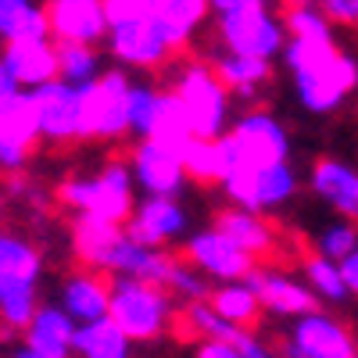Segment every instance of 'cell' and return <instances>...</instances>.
<instances>
[{
	"label": "cell",
	"instance_id": "cell-12",
	"mask_svg": "<svg viewBox=\"0 0 358 358\" xmlns=\"http://www.w3.org/2000/svg\"><path fill=\"white\" fill-rule=\"evenodd\" d=\"M183 258L194 262L204 276H212L215 283H233V280H244L251 268H255V258L236 244L229 236L212 226V229H194L187 241H183Z\"/></svg>",
	"mask_w": 358,
	"mask_h": 358
},
{
	"label": "cell",
	"instance_id": "cell-15",
	"mask_svg": "<svg viewBox=\"0 0 358 358\" xmlns=\"http://www.w3.org/2000/svg\"><path fill=\"white\" fill-rule=\"evenodd\" d=\"M244 283L262 297V308L268 315H280V319H301L308 312L319 308V297L305 280H294L280 268H251L244 276Z\"/></svg>",
	"mask_w": 358,
	"mask_h": 358
},
{
	"label": "cell",
	"instance_id": "cell-11",
	"mask_svg": "<svg viewBox=\"0 0 358 358\" xmlns=\"http://www.w3.org/2000/svg\"><path fill=\"white\" fill-rule=\"evenodd\" d=\"M129 169L143 197H179L190 183L183 151L165 147L158 140H140L129 151Z\"/></svg>",
	"mask_w": 358,
	"mask_h": 358
},
{
	"label": "cell",
	"instance_id": "cell-3",
	"mask_svg": "<svg viewBox=\"0 0 358 358\" xmlns=\"http://www.w3.org/2000/svg\"><path fill=\"white\" fill-rule=\"evenodd\" d=\"M111 319L122 326V334L133 344H151L169 334L176 319V301L158 283L111 276Z\"/></svg>",
	"mask_w": 358,
	"mask_h": 358
},
{
	"label": "cell",
	"instance_id": "cell-5",
	"mask_svg": "<svg viewBox=\"0 0 358 358\" xmlns=\"http://www.w3.org/2000/svg\"><path fill=\"white\" fill-rule=\"evenodd\" d=\"M69 208H76L79 215H101V219H111V222H129V215L136 212V179H133V169L122 165V162H108L97 176H76V179H65L62 190H57Z\"/></svg>",
	"mask_w": 358,
	"mask_h": 358
},
{
	"label": "cell",
	"instance_id": "cell-42",
	"mask_svg": "<svg viewBox=\"0 0 358 358\" xmlns=\"http://www.w3.org/2000/svg\"><path fill=\"white\" fill-rule=\"evenodd\" d=\"M194 358H244V351L236 344H226V341H201Z\"/></svg>",
	"mask_w": 358,
	"mask_h": 358
},
{
	"label": "cell",
	"instance_id": "cell-36",
	"mask_svg": "<svg viewBox=\"0 0 358 358\" xmlns=\"http://www.w3.org/2000/svg\"><path fill=\"white\" fill-rule=\"evenodd\" d=\"M183 162L194 183H219L226 179V162H222V147L219 140H194L183 147Z\"/></svg>",
	"mask_w": 358,
	"mask_h": 358
},
{
	"label": "cell",
	"instance_id": "cell-4",
	"mask_svg": "<svg viewBox=\"0 0 358 358\" xmlns=\"http://www.w3.org/2000/svg\"><path fill=\"white\" fill-rule=\"evenodd\" d=\"M222 147V162H226V179L233 172L244 169H265V165H280L290 162V133L276 115L268 111H244L233 122L226 136H219ZM222 179V183H226Z\"/></svg>",
	"mask_w": 358,
	"mask_h": 358
},
{
	"label": "cell",
	"instance_id": "cell-2",
	"mask_svg": "<svg viewBox=\"0 0 358 358\" xmlns=\"http://www.w3.org/2000/svg\"><path fill=\"white\" fill-rule=\"evenodd\" d=\"M169 90L187 104L197 140H219L233 129V94L212 65L179 62L169 76Z\"/></svg>",
	"mask_w": 358,
	"mask_h": 358
},
{
	"label": "cell",
	"instance_id": "cell-28",
	"mask_svg": "<svg viewBox=\"0 0 358 358\" xmlns=\"http://www.w3.org/2000/svg\"><path fill=\"white\" fill-rule=\"evenodd\" d=\"M50 15L36 0H0V40H50Z\"/></svg>",
	"mask_w": 358,
	"mask_h": 358
},
{
	"label": "cell",
	"instance_id": "cell-46",
	"mask_svg": "<svg viewBox=\"0 0 358 358\" xmlns=\"http://www.w3.org/2000/svg\"><path fill=\"white\" fill-rule=\"evenodd\" d=\"M290 8H297V4H319V0H287Z\"/></svg>",
	"mask_w": 358,
	"mask_h": 358
},
{
	"label": "cell",
	"instance_id": "cell-30",
	"mask_svg": "<svg viewBox=\"0 0 358 358\" xmlns=\"http://www.w3.org/2000/svg\"><path fill=\"white\" fill-rule=\"evenodd\" d=\"M76 358H133V341L111 315L83 322L76 334Z\"/></svg>",
	"mask_w": 358,
	"mask_h": 358
},
{
	"label": "cell",
	"instance_id": "cell-16",
	"mask_svg": "<svg viewBox=\"0 0 358 358\" xmlns=\"http://www.w3.org/2000/svg\"><path fill=\"white\" fill-rule=\"evenodd\" d=\"M47 15L57 43H90L97 47L111 33L104 0H47Z\"/></svg>",
	"mask_w": 358,
	"mask_h": 358
},
{
	"label": "cell",
	"instance_id": "cell-37",
	"mask_svg": "<svg viewBox=\"0 0 358 358\" xmlns=\"http://www.w3.org/2000/svg\"><path fill=\"white\" fill-rule=\"evenodd\" d=\"M290 40H334V22L326 18L319 4H297L283 15Z\"/></svg>",
	"mask_w": 358,
	"mask_h": 358
},
{
	"label": "cell",
	"instance_id": "cell-8",
	"mask_svg": "<svg viewBox=\"0 0 358 358\" xmlns=\"http://www.w3.org/2000/svg\"><path fill=\"white\" fill-rule=\"evenodd\" d=\"M222 190L236 208L265 215V212H280L287 201H294V194L301 190V179H297L290 162H280V165H265V169L233 172L222 183Z\"/></svg>",
	"mask_w": 358,
	"mask_h": 358
},
{
	"label": "cell",
	"instance_id": "cell-18",
	"mask_svg": "<svg viewBox=\"0 0 358 358\" xmlns=\"http://www.w3.org/2000/svg\"><path fill=\"white\" fill-rule=\"evenodd\" d=\"M308 187L341 219L358 222V169L355 165L341 158H319L308 172Z\"/></svg>",
	"mask_w": 358,
	"mask_h": 358
},
{
	"label": "cell",
	"instance_id": "cell-44",
	"mask_svg": "<svg viewBox=\"0 0 358 358\" xmlns=\"http://www.w3.org/2000/svg\"><path fill=\"white\" fill-rule=\"evenodd\" d=\"M215 15H226V11H236V8H251V4H268V0H208Z\"/></svg>",
	"mask_w": 358,
	"mask_h": 358
},
{
	"label": "cell",
	"instance_id": "cell-7",
	"mask_svg": "<svg viewBox=\"0 0 358 358\" xmlns=\"http://www.w3.org/2000/svg\"><path fill=\"white\" fill-rule=\"evenodd\" d=\"M129 86L133 76L118 65L97 83L83 86V140H122L129 133Z\"/></svg>",
	"mask_w": 358,
	"mask_h": 358
},
{
	"label": "cell",
	"instance_id": "cell-20",
	"mask_svg": "<svg viewBox=\"0 0 358 358\" xmlns=\"http://www.w3.org/2000/svg\"><path fill=\"white\" fill-rule=\"evenodd\" d=\"M76 334L79 322L62 305H40L33 322L22 330V344L36 348L47 358H76Z\"/></svg>",
	"mask_w": 358,
	"mask_h": 358
},
{
	"label": "cell",
	"instance_id": "cell-24",
	"mask_svg": "<svg viewBox=\"0 0 358 358\" xmlns=\"http://www.w3.org/2000/svg\"><path fill=\"white\" fill-rule=\"evenodd\" d=\"M43 140L40 136V111L33 90H18L15 97H0V143H18L29 147Z\"/></svg>",
	"mask_w": 358,
	"mask_h": 358
},
{
	"label": "cell",
	"instance_id": "cell-6",
	"mask_svg": "<svg viewBox=\"0 0 358 358\" xmlns=\"http://www.w3.org/2000/svg\"><path fill=\"white\" fill-rule=\"evenodd\" d=\"M215 36L226 50L248 54V57H265V62L283 57V50L290 43L287 22L268 11V4H251V8L215 15Z\"/></svg>",
	"mask_w": 358,
	"mask_h": 358
},
{
	"label": "cell",
	"instance_id": "cell-43",
	"mask_svg": "<svg viewBox=\"0 0 358 358\" xmlns=\"http://www.w3.org/2000/svg\"><path fill=\"white\" fill-rule=\"evenodd\" d=\"M341 273H344V280H348V290H351V297H358V248L341 262Z\"/></svg>",
	"mask_w": 358,
	"mask_h": 358
},
{
	"label": "cell",
	"instance_id": "cell-33",
	"mask_svg": "<svg viewBox=\"0 0 358 358\" xmlns=\"http://www.w3.org/2000/svg\"><path fill=\"white\" fill-rule=\"evenodd\" d=\"M305 283L315 290V297L319 301H326V305H344L348 297H351V290H348V280H344V273H341V262H334V258H326V255H312V258H305Z\"/></svg>",
	"mask_w": 358,
	"mask_h": 358
},
{
	"label": "cell",
	"instance_id": "cell-40",
	"mask_svg": "<svg viewBox=\"0 0 358 358\" xmlns=\"http://www.w3.org/2000/svg\"><path fill=\"white\" fill-rule=\"evenodd\" d=\"M355 248H358V222L334 219V222L322 226V233H319V255L334 258V262H344Z\"/></svg>",
	"mask_w": 358,
	"mask_h": 358
},
{
	"label": "cell",
	"instance_id": "cell-17",
	"mask_svg": "<svg viewBox=\"0 0 358 358\" xmlns=\"http://www.w3.org/2000/svg\"><path fill=\"white\" fill-rule=\"evenodd\" d=\"M172 268H176V255L169 248H147V244L133 241L129 233H122L115 241V248L108 251L101 273L104 276H133V280L169 287Z\"/></svg>",
	"mask_w": 358,
	"mask_h": 358
},
{
	"label": "cell",
	"instance_id": "cell-41",
	"mask_svg": "<svg viewBox=\"0 0 358 358\" xmlns=\"http://www.w3.org/2000/svg\"><path fill=\"white\" fill-rule=\"evenodd\" d=\"M334 25H358V0H319Z\"/></svg>",
	"mask_w": 358,
	"mask_h": 358
},
{
	"label": "cell",
	"instance_id": "cell-34",
	"mask_svg": "<svg viewBox=\"0 0 358 358\" xmlns=\"http://www.w3.org/2000/svg\"><path fill=\"white\" fill-rule=\"evenodd\" d=\"M57 65H62L57 79H65L72 86H90L108 72L101 62V50L90 43H57Z\"/></svg>",
	"mask_w": 358,
	"mask_h": 358
},
{
	"label": "cell",
	"instance_id": "cell-39",
	"mask_svg": "<svg viewBox=\"0 0 358 358\" xmlns=\"http://www.w3.org/2000/svg\"><path fill=\"white\" fill-rule=\"evenodd\" d=\"M155 104H158V90L143 79H133V86H129V133L136 140H147V133H151Z\"/></svg>",
	"mask_w": 358,
	"mask_h": 358
},
{
	"label": "cell",
	"instance_id": "cell-35",
	"mask_svg": "<svg viewBox=\"0 0 358 358\" xmlns=\"http://www.w3.org/2000/svg\"><path fill=\"white\" fill-rule=\"evenodd\" d=\"M43 258L40 251L18 233L0 236V276H22V280H40Z\"/></svg>",
	"mask_w": 358,
	"mask_h": 358
},
{
	"label": "cell",
	"instance_id": "cell-23",
	"mask_svg": "<svg viewBox=\"0 0 358 358\" xmlns=\"http://www.w3.org/2000/svg\"><path fill=\"white\" fill-rule=\"evenodd\" d=\"M219 79L229 86L233 97H255L258 90L268 83V76H273V62H265V57H248V54H233V50H219L212 62Z\"/></svg>",
	"mask_w": 358,
	"mask_h": 358
},
{
	"label": "cell",
	"instance_id": "cell-14",
	"mask_svg": "<svg viewBox=\"0 0 358 358\" xmlns=\"http://www.w3.org/2000/svg\"><path fill=\"white\" fill-rule=\"evenodd\" d=\"M126 233L147 248H169L190 236V212L176 197H143L126 222Z\"/></svg>",
	"mask_w": 358,
	"mask_h": 358
},
{
	"label": "cell",
	"instance_id": "cell-45",
	"mask_svg": "<svg viewBox=\"0 0 358 358\" xmlns=\"http://www.w3.org/2000/svg\"><path fill=\"white\" fill-rule=\"evenodd\" d=\"M11 358H47V355H40L36 348H29V344H18V348L11 351Z\"/></svg>",
	"mask_w": 358,
	"mask_h": 358
},
{
	"label": "cell",
	"instance_id": "cell-22",
	"mask_svg": "<svg viewBox=\"0 0 358 358\" xmlns=\"http://www.w3.org/2000/svg\"><path fill=\"white\" fill-rule=\"evenodd\" d=\"M208 11H212L208 0H155L151 18H155V25L162 29V33L169 36V43L176 50H183L194 40V33L204 25Z\"/></svg>",
	"mask_w": 358,
	"mask_h": 358
},
{
	"label": "cell",
	"instance_id": "cell-38",
	"mask_svg": "<svg viewBox=\"0 0 358 358\" xmlns=\"http://www.w3.org/2000/svg\"><path fill=\"white\" fill-rule=\"evenodd\" d=\"M172 297H183V301H208L215 290V280L212 276H204L201 268L187 258H176V268H172V276H169V287H165Z\"/></svg>",
	"mask_w": 358,
	"mask_h": 358
},
{
	"label": "cell",
	"instance_id": "cell-31",
	"mask_svg": "<svg viewBox=\"0 0 358 358\" xmlns=\"http://www.w3.org/2000/svg\"><path fill=\"white\" fill-rule=\"evenodd\" d=\"M183 322H187V330L197 334L201 341H226V344L244 348V344L255 337L248 326H236V322L222 319L208 301H190V305L183 308Z\"/></svg>",
	"mask_w": 358,
	"mask_h": 358
},
{
	"label": "cell",
	"instance_id": "cell-26",
	"mask_svg": "<svg viewBox=\"0 0 358 358\" xmlns=\"http://www.w3.org/2000/svg\"><path fill=\"white\" fill-rule=\"evenodd\" d=\"M147 140H158L165 147H176V151H183L187 143L197 140L190 111L172 90H158V104H155V118H151V133H147Z\"/></svg>",
	"mask_w": 358,
	"mask_h": 358
},
{
	"label": "cell",
	"instance_id": "cell-10",
	"mask_svg": "<svg viewBox=\"0 0 358 358\" xmlns=\"http://www.w3.org/2000/svg\"><path fill=\"white\" fill-rule=\"evenodd\" d=\"M283 358H358V344L348 322L315 308L283 334Z\"/></svg>",
	"mask_w": 358,
	"mask_h": 358
},
{
	"label": "cell",
	"instance_id": "cell-25",
	"mask_svg": "<svg viewBox=\"0 0 358 358\" xmlns=\"http://www.w3.org/2000/svg\"><path fill=\"white\" fill-rule=\"evenodd\" d=\"M215 226L236 241L251 258H265L268 251L276 248V229L265 222V215L248 212V208H226V212L215 215Z\"/></svg>",
	"mask_w": 358,
	"mask_h": 358
},
{
	"label": "cell",
	"instance_id": "cell-29",
	"mask_svg": "<svg viewBox=\"0 0 358 358\" xmlns=\"http://www.w3.org/2000/svg\"><path fill=\"white\" fill-rule=\"evenodd\" d=\"M40 312V294L36 280H22V276H0V319H4V337L15 330L22 334L33 315Z\"/></svg>",
	"mask_w": 358,
	"mask_h": 358
},
{
	"label": "cell",
	"instance_id": "cell-1",
	"mask_svg": "<svg viewBox=\"0 0 358 358\" xmlns=\"http://www.w3.org/2000/svg\"><path fill=\"white\" fill-rule=\"evenodd\" d=\"M283 65L290 72L297 104L312 115L337 111L358 90V62L334 40H290Z\"/></svg>",
	"mask_w": 358,
	"mask_h": 358
},
{
	"label": "cell",
	"instance_id": "cell-32",
	"mask_svg": "<svg viewBox=\"0 0 358 358\" xmlns=\"http://www.w3.org/2000/svg\"><path fill=\"white\" fill-rule=\"evenodd\" d=\"M208 305H212L222 319L236 322V326H248L251 330V322L265 312L262 308V297L244 283V280H233V283H219L212 290V297H208Z\"/></svg>",
	"mask_w": 358,
	"mask_h": 358
},
{
	"label": "cell",
	"instance_id": "cell-27",
	"mask_svg": "<svg viewBox=\"0 0 358 358\" xmlns=\"http://www.w3.org/2000/svg\"><path fill=\"white\" fill-rule=\"evenodd\" d=\"M122 233H126L122 222H111V219H101V215H79L76 226H72V244H76L79 262L101 273L108 251L115 248V241Z\"/></svg>",
	"mask_w": 358,
	"mask_h": 358
},
{
	"label": "cell",
	"instance_id": "cell-19",
	"mask_svg": "<svg viewBox=\"0 0 358 358\" xmlns=\"http://www.w3.org/2000/svg\"><path fill=\"white\" fill-rule=\"evenodd\" d=\"M0 69L15 72L22 90H40V86H47V83H54L57 76H62V65H57V43H50V40H15V43H4Z\"/></svg>",
	"mask_w": 358,
	"mask_h": 358
},
{
	"label": "cell",
	"instance_id": "cell-21",
	"mask_svg": "<svg viewBox=\"0 0 358 358\" xmlns=\"http://www.w3.org/2000/svg\"><path fill=\"white\" fill-rule=\"evenodd\" d=\"M62 305L79 326L83 322H97L111 315V280H104V273L97 268H86V273H72L62 283Z\"/></svg>",
	"mask_w": 358,
	"mask_h": 358
},
{
	"label": "cell",
	"instance_id": "cell-13",
	"mask_svg": "<svg viewBox=\"0 0 358 358\" xmlns=\"http://www.w3.org/2000/svg\"><path fill=\"white\" fill-rule=\"evenodd\" d=\"M33 94H36V111H40V136L47 143L83 140V86L54 79L33 90Z\"/></svg>",
	"mask_w": 358,
	"mask_h": 358
},
{
	"label": "cell",
	"instance_id": "cell-9",
	"mask_svg": "<svg viewBox=\"0 0 358 358\" xmlns=\"http://www.w3.org/2000/svg\"><path fill=\"white\" fill-rule=\"evenodd\" d=\"M104 47H108V54L122 69H136V72L165 69L172 62V54H176V47L169 43V36L155 25V18H122V22H111V33H108Z\"/></svg>",
	"mask_w": 358,
	"mask_h": 358
}]
</instances>
